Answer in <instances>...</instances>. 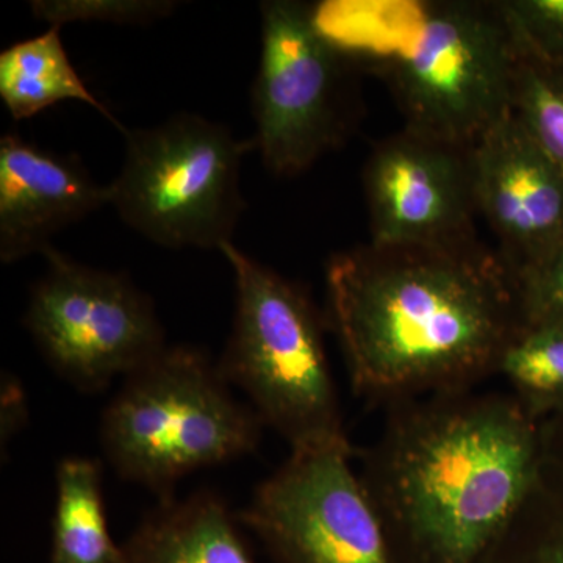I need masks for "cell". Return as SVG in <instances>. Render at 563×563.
Instances as JSON below:
<instances>
[{"label":"cell","mask_w":563,"mask_h":563,"mask_svg":"<svg viewBox=\"0 0 563 563\" xmlns=\"http://www.w3.org/2000/svg\"><path fill=\"white\" fill-rule=\"evenodd\" d=\"M125 158L109 206L144 239L169 250L232 243L244 202L240 179L251 141L199 114L125 129Z\"/></svg>","instance_id":"5"},{"label":"cell","mask_w":563,"mask_h":563,"mask_svg":"<svg viewBox=\"0 0 563 563\" xmlns=\"http://www.w3.org/2000/svg\"><path fill=\"white\" fill-rule=\"evenodd\" d=\"M22 399H24V395H22L20 385L10 374H7V383H3V402H7V406L3 404L2 412L3 440L5 437L10 439L25 420V407Z\"/></svg>","instance_id":"22"},{"label":"cell","mask_w":563,"mask_h":563,"mask_svg":"<svg viewBox=\"0 0 563 563\" xmlns=\"http://www.w3.org/2000/svg\"><path fill=\"white\" fill-rule=\"evenodd\" d=\"M477 211L503 243L510 273L563 243V174L510 111L472 146Z\"/></svg>","instance_id":"11"},{"label":"cell","mask_w":563,"mask_h":563,"mask_svg":"<svg viewBox=\"0 0 563 563\" xmlns=\"http://www.w3.org/2000/svg\"><path fill=\"white\" fill-rule=\"evenodd\" d=\"M109 206V185L92 179L77 155L41 150L7 133L0 140V261L44 255L52 239Z\"/></svg>","instance_id":"12"},{"label":"cell","mask_w":563,"mask_h":563,"mask_svg":"<svg viewBox=\"0 0 563 563\" xmlns=\"http://www.w3.org/2000/svg\"><path fill=\"white\" fill-rule=\"evenodd\" d=\"M518 54L563 68V0H499Z\"/></svg>","instance_id":"19"},{"label":"cell","mask_w":563,"mask_h":563,"mask_svg":"<svg viewBox=\"0 0 563 563\" xmlns=\"http://www.w3.org/2000/svg\"><path fill=\"white\" fill-rule=\"evenodd\" d=\"M236 521L211 492L161 499L121 544V563H255Z\"/></svg>","instance_id":"13"},{"label":"cell","mask_w":563,"mask_h":563,"mask_svg":"<svg viewBox=\"0 0 563 563\" xmlns=\"http://www.w3.org/2000/svg\"><path fill=\"white\" fill-rule=\"evenodd\" d=\"M352 455V448L291 451L236 514L276 563H393Z\"/></svg>","instance_id":"9"},{"label":"cell","mask_w":563,"mask_h":563,"mask_svg":"<svg viewBox=\"0 0 563 563\" xmlns=\"http://www.w3.org/2000/svg\"><path fill=\"white\" fill-rule=\"evenodd\" d=\"M376 247L474 246L472 146L407 131L374 147L363 172Z\"/></svg>","instance_id":"10"},{"label":"cell","mask_w":563,"mask_h":563,"mask_svg":"<svg viewBox=\"0 0 563 563\" xmlns=\"http://www.w3.org/2000/svg\"><path fill=\"white\" fill-rule=\"evenodd\" d=\"M51 563H121L102 492V463L66 457L57 465Z\"/></svg>","instance_id":"15"},{"label":"cell","mask_w":563,"mask_h":563,"mask_svg":"<svg viewBox=\"0 0 563 563\" xmlns=\"http://www.w3.org/2000/svg\"><path fill=\"white\" fill-rule=\"evenodd\" d=\"M60 29L51 27L38 36L18 41L0 54V98L11 118L24 121L55 103L80 101L124 132V125L77 74L63 46Z\"/></svg>","instance_id":"14"},{"label":"cell","mask_w":563,"mask_h":563,"mask_svg":"<svg viewBox=\"0 0 563 563\" xmlns=\"http://www.w3.org/2000/svg\"><path fill=\"white\" fill-rule=\"evenodd\" d=\"M220 251L236 287L232 332L218 362L222 377L246 393L291 451L352 448L310 296L235 244Z\"/></svg>","instance_id":"4"},{"label":"cell","mask_w":563,"mask_h":563,"mask_svg":"<svg viewBox=\"0 0 563 563\" xmlns=\"http://www.w3.org/2000/svg\"><path fill=\"white\" fill-rule=\"evenodd\" d=\"M177 5L168 0H35L32 11L51 27L66 22L144 25L168 18Z\"/></svg>","instance_id":"20"},{"label":"cell","mask_w":563,"mask_h":563,"mask_svg":"<svg viewBox=\"0 0 563 563\" xmlns=\"http://www.w3.org/2000/svg\"><path fill=\"white\" fill-rule=\"evenodd\" d=\"M543 421L512 393H437L388 406L362 454L363 488L390 554L481 563L539 479Z\"/></svg>","instance_id":"2"},{"label":"cell","mask_w":563,"mask_h":563,"mask_svg":"<svg viewBox=\"0 0 563 563\" xmlns=\"http://www.w3.org/2000/svg\"><path fill=\"white\" fill-rule=\"evenodd\" d=\"M510 274L523 324H563V243L543 261Z\"/></svg>","instance_id":"21"},{"label":"cell","mask_w":563,"mask_h":563,"mask_svg":"<svg viewBox=\"0 0 563 563\" xmlns=\"http://www.w3.org/2000/svg\"><path fill=\"white\" fill-rule=\"evenodd\" d=\"M262 52L252 88L257 150L269 173H306L342 146L357 103L342 44L318 9L295 0L261 3Z\"/></svg>","instance_id":"7"},{"label":"cell","mask_w":563,"mask_h":563,"mask_svg":"<svg viewBox=\"0 0 563 563\" xmlns=\"http://www.w3.org/2000/svg\"><path fill=\"white\" fill-rule=\"evenodd\" d=\"M263 426L218 363L180 344L124 377L103 410L101 444L118 476L165 499L187 474L254 453Z\"/></svg>","instance_id":"3"},{"label":"cell","mask_w":563,"mask_h":563,"mask_svg":"<svg viewBox=\"0 0 563 563\" xmlns=\"http://www.w3.org/2000/svg\"><path fill=\"white\" fill-rule=\"evenodd\" d=\"M325 285L352 391L387 407L476 387L523 325L509 266L477 244H366L332 255Z\"/></svg>","instance_id":"1"},{"label":"cell","mask_w":563,"mask_h":563,"mask_svg":"<svg viewBox=\"0 0 563 563\" xmlns=\"http://www.w3.org/2000/svg\"><path fill=\"white\" fill-rule=\"evenodd\" d=\"M512 113L563 174V68L520 55Z\"/></svg>","instance_id":"18"},{"label":"cell","mask_w":563,"mask_h":563,"mask_svg":"<svg viewBox=\"0 0 563 563\" xmlns=\"http://www.w3.org/2000/svg\"><path fill=\"white\" fill-rule=\"evenodd\" d=\"M496 374L537 420L563 417V324L521 325Z\"/></svg>","instance_id":"17"},{"label":"cell","mask_w":563,"mask_h":563,"mask_svg":"<svg viewBox=\"0 0 563 563\" xmlns=\"http://www.w3.org/2000/svg\"><path fill=\"white\" fill-rule=\"evenodd\" d=\"M44 257L24 324L66 383L101 391L168 346L150 296L125 274L80 265L54 246Z\"/></svg>","instance_id":"8"},{"label":"cell","mask_w":563,"mask_h":563,"mask_svg":"<svg viewBox=\"0 0 563 563\" xmlns=\"http://www.w3.org/2000/svg\"><path fill=\"white\" fill-rule=\"evenodd\" d=\"M518 58L498 2L426 7L413 43L387 69L407 131L473 146L512 111Z\"/></svg>","instance_id":"6"},{"label":"cell","mask_w":563,"mask_h":563,"mask_svg":"<svg viewBox=\"0 0 563 563\" xmlns=\"http://www.w3.org/2000/svg\"><path fill=\"white\" fill-rule=\"evenodd\" d=\"M547 461L531 495L481 563H563V450Z\"/></svg>","instance_id":"16"}]
</instances>
